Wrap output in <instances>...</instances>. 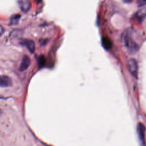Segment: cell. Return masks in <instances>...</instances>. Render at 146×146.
Segmentation results:
<instances>
[{
  "label": "cell",
  "instance_id": "obj_1",
  "mask_svg": "<svg viewBox=\"0 0 146 146\" xmlns=\"http://www.w3.org/2000/svg\"><path fill=\"white\" fill-rule=\"evenodd\" d=\"M121 39L124 45L132 52H136L139 50L138 45L132 40L131 31L129 29L125 30L121 35Z\"/></svg>",
  "mask_w": 146,
  "mask_h": 146
},
{
  "label": "cell",
  "instance_id": "obj_2",
  "mask_svg": "<svg viewBox=\"0 0 146 146\" xmlns=\"http://www.w3.org/2000/svg\"><path fill=\"white\" fill-rule=\"evenodd\" d=\"M127 68L132 76L137 78L138 75V64L135 59H130L127 63Z\"/></svg>",
  "mask_w": 146,
  "mask_h": 146
},
{
  "label": "cell",
  "instance_id": "obj_3",
  "mask_svg": "<svg viewBox=\"0 0 146 146\" xmlns=\"http://www.w3.org/2000/svg\"><path fill=\"white\" fill-rule=\"evenodd\" d=\"M145 127L141 123H139L137 126V132L140 142L141 146H145Z\"/></svg>",
  "mask_w": 146,
  "mask_h": 146
},
{
  "label": "cell",
  "instance_id": "obj_4",
  "mask_svg": "<svg viewBox=\"0 0 146 146\" xmlns=\"http://www.w3.org/2000/svg\"><path fill=\"white\" fill-rule=\"evenodd\" d=\"M20 43L22 45L25 46L31 53H33L35 51V43L33 40L31 39H24L21 40Z\"/></svg>",
  "mask_w": 146,
  "mask_h": 146
},
{
  "label": "cell",
  "instance_id": "obj_5",
  "mask_svg": "<svg viewBox=\"0 0 146 146\" xmlns=\"http://www.w3.org/2000/svg\"><path fill=\"white\" fill-rule=\"evenodd\" d=\"M12 86V80L10 77L7 75L0 76V87H9Z\"/></svg>",
  "mask_w": 146,
  "mask_h": 146
},
{
  "label": "cell",
  "instance_id": "obj_6",
  "mask_svg": "<svg viewBox=\"0 0 146 146\" xmlns=\"http://www.w3.org/2000/svg\"><path fill=\"white\" fill-rule=\"evenodd\" d=\"M145 17H146V9L144 8L139 10L137 12H136L133 18L135 19H136V21L137 22L141 23L145 18Z\"/></svg>",
  "mask_w": 146,
  "mask_h": 146
},
{
  "label": "cell",
  "instance_id": "obj_7",
  "mask_svg": "<svg viewBox=\"0 0 146 146\" xmlns=\"http://www.w3.org/2000/svg\"><path fill=\"white\" fill-rule=\"evenodd\" d=\"M30 62H31V60L30 58L27 55H24L19 68V71H23L26 69H27V68L29 67L30 64Z\"/></svg>",
  "mask_w": 146,
  "mask_h": 146
},
{
  "label": "cell",
  "instance_id": "obj_8",
  "mask_svg": "<svg viewBox=\"0 0 146 146\" xmlns=\"http://www.w3.org/2000/svg\"><path fill=\"white\" fill-rule=\"evenodd\" d=\"M19 5L21 10L24 13L29 11L31 7V3L29 0H20Z\"/></svg>",
  "mask_w": 146,
  "mask_h": 146
},
{
  "label": "cell",
  "instance_id": "obj_9",
  "mask_svg": "<svg viewBox=\"0 0 146 146\" xmlns=\"http://www.w3.org/2000/svg\"><path fill=\"white\" fill-rule=\"evenodd\" d=\"M21 17V15L20 14H14L13 16H11L10 21V25H15L18 24L20 18Z\"/></svg>",
  "mask_w": 146,
  "mask_h": 146
},
{
  "label": "cell",
  "instance_id": "obj_10",
  "mask_svg": "<svg viewBox=\"0 0 146 146\" xmlns=\"http://www.w3.org/2000/svg\"><path fill=\"white\" fill-rule=\"evenodd\" d=\"M102 45L106 50L110 49L112 46V43L111 40L107 38H104L102 39Z\"/></svg>",
  "mask_w": 146,
  "mask_h": 146
},
{
  "label": "cell",
  "instance_id": "obj_11",
  "mask_svg": "<svg viewBox=\"0 0 146 146\" xmlns=\"http://www.w3.org/2000/svg\"><path fill=\"white\" fill-rule=\"evenodd\" d=\"M11 34V36L13 37H18L19 36L21 35V34H22V32L21 30H15L12 31Z\"/></svg>",
  "mask_w": 146,
  "mask_h": 146
},
{
  "label": "cell",
  "instance_id": "obj_12",
  "mask_svg": "<svg viewBox=\"0 0 146 146\" xmlns=\"http://www.w3.org/2000/svg\"><path fill=\"white\" fill-rule=\"evenodd\" d=\"M137 5L139 7L146 5V0H137Z\"/></svg>",
  "mask_w": 146,
  "mask_h": 146
},
{
  "label": "cell",
  "instance_id": "obj_13",
  "mask_svg": "<svg viewBox=\"0 0 146 146\" xmlns=\"http://www.w3.org/2000/svg\"><path fill=\"white\" fill-rule=\"evenodd\" d=\"M44 63V58L43 56H40L39 58V65L43 66Z\"/></svg>",
  "mask_w": 146,
  "mask_h": 146
},
{
  "label": "cell",
  "instance_id": "obj_14",
  "mask_svg": "<svg viewBox=\"0 0 146 146\" xmlns=\"http://www.w3.org/2000/svg\"><path fill=\"white\" fill-rule=\"evenodd\" d=\"M4 31H5L4 28L2 26L0 25V36H1L3 34Z\"/></svg>",
  "mask_w": 146,
  "mask_h": 146
},
{
  "label": "cell",
  "instance_id": "obj_15",
  "mask_svg": "<svg viewBox=\"0 0 146 146\" xmlns=\"http://www.w3.org/2000/svg\"><path fill=\"white\" fill-rule=\"evenodd\" d=\"M125 3H131L132 2L133 0H123Z\"/></svg>",
  "mask_w": 146,
  "mask_h": 146
},
{
  "label": "cell",
  "instance_id": "obj_16",
  "mask_svg": "<svg viewBox=\"0 0 146 146\" xmlns=\"http://www.w3.org/2000/svg\"><path fill=\"white\" fill-rule=\"evenodd\" d=\"M1 111H0V115H1Z\"/></svg>",
  "mask_w": 146,
  "mask_h": 146
}]
</instances>
